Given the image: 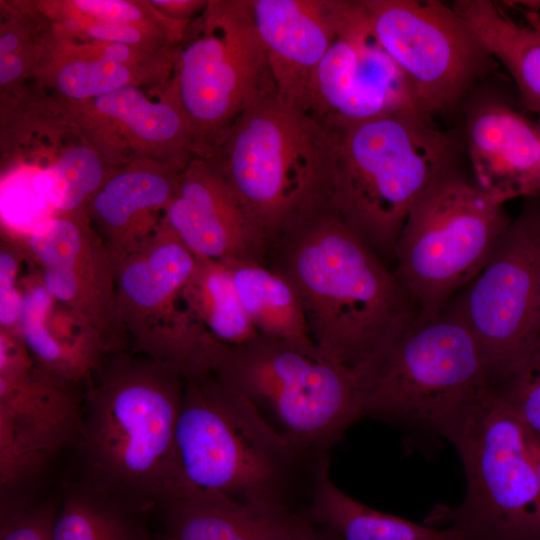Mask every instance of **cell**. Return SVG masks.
Listing matches in <instances>:
<instances>
[{
	"label": "cell",
	"instance_id": "1",
	"mask_svg": "<svg viewBox=\"0 0 540 540\" xmlns=\"http://www.w3.org/2000/svg\"><path fill=\"white\" fill-rule=\"evenodd\" d=\"M84 385L79 482L146 512L191 489L176 445L179 371L126 350L106 356Z\"/></svg>",
	"mask_w": 540,
	"mask_h": 540
},
{
	"label": "cell",
	"instance_id": "2",
	"mask_svg": "<svg viewBox=\"0 0 540 540\" xmlns=\"http://www.w3.org/2000/svg\"><path fill=\"white\" fill-rule=\"evenodd\" d=\"M266 261L294 289L315 346L350 368L417 311L395 273L330 206L272 241Z\"/></svg>",
	"mask_w": 540,
	"mask_h": 540
},
{
	"label": "cell",
	"instance_id": "3",
	"mask_svg": "<svg viewBox=\"0 0 540 540\" xmlns=\"http://www.w3.org/2000/svg\"><path fill=\"white\" fill-rule=\"evenodd\" d=\"M323 124L332 146L330 208L379 256H394L411 208L456 169L459 138L415 110Z\"/></svg>",
	"mask_w": 540,
	"mask_h": 540
},
{
	"label": "cell",
	"instance_id": "4",
	"mask_svg": "<svg viewBox=\"0 0 540 540\" xmlns=\"http://www.w3.org/2000/svg\"><path fill=\"white\" fill-rule=\"evenodd\" d=\"M351 369L364 415L447 440L492 386L479 343L446 308L400 319Z\"/></svg>",
	"mask_w": 540,
	"mask_h": 540
},
{
	"label": "cell",
	"instance_id": "5",
	"mask_svg": "<svg viewBox=\"0 0 540 540\" xmlns=\"http://www.w3.org/2000/svg\"><path fill=\"white\" fill-rule=\"evenodd\" d=\"M328 127L278 90L251 103L204 158L265 233L269 246L329 206Z\"/></svg>",
	"mask_w": 540,
	"mask_h": 540
},
{
	"label": "cell",
	"instance_id": "6",
	"mask_svg": "<svg viewBox=\"0 0 540 540\" xmlns=\"http://www.w3.org/2000/svg\"><path fill=\"white\" fill-rule=\"evenodd\" d=\"M176 445L191 488L289 507L286 496L304 457L245 395L209 369L184 377Z\"/></svg>",
	"mask_w": 540,
	"mask_h": 540
},
{
	"label": "cell",
	"instance_id": "7",
	"mask_svg": "<svg viewBox=\"0 0 540 540\" xmlns=\"http://www.w3.org/2000/svg\"><path fill=\"white\" fill-rule=\"evenodd\" d=\"M205 360L209 370L258 409L270 410L303 457L326 455L364 415L352 369L315 344L257 335L228 345L210 337Z\"/></svg>",
	"mask_w": 540,
	"mask_h": 540
},
{
	"label": "cell",
	"instance_id": "8",
	"mask_svg": "<svg viewBox=\"0 0 540 540\" xmlns=\"http://www.w3.org/2000/svg\"><path fill=\"white\" fill-rule=\"evenodd\" d=\"M504 204L453 170L411 208L394 271L422 318L439 315L485 266L510 218Z\"/></svg>",
	"mask_w": 540,
	"mask_h": 540
},
{
	"label": "cell",
	"instance_id": "9",
	"mask_svg": "<svg viewBox=\"0 0 540 540\" xmlns=\"http://www.w3.org/2000/svg\"><path fill=\"white\" fill-rule=\"evenodd\" d=\"M450 442L463 463L466 494L459 506L435 512V524L481 540H540L531 438L494 387L479 397Z\"/></svg>",
	"mask_w": 540,
	"mask_h": 540
},
{
	"label": "cell",
	"instance_id": "10",
	"mask_svg": "<svg viewBox=\"0 0 540 540\" xmlns=\"http://www.w3.org/2000/svg\"><path fill=\"white\" fill-rule=\"evenodd\" d=\"M171 84L206 158L251 103L277 90L250 0H208L179 45Z\"/></svg>",
	"mask_w": 540,
	"mask_h": 540
},
{
	"label": "cell",
	"instance_id": "11",
	"mask_svg": "<svg viewBox=\"0 0 540 540\" xmlns=\"http://www.w3.org/2000/svg\"><path fill=\"white\" fill-rule=\"evenodd\" d=\"M445 308L476 338L493 385L527 362L540 345V197L524 199L485 266Z\"/></svg>",
	"mask_w": 540,
	"mask_h": 540
},
{
	"label": "cell",
	"instance_id": "12",
	"mask_svg": "<svg viewBox=\"0 0 540 540\" xmlns=\"http://www.w3.org/2000/svg\"><path fill=\"white\" fill-rule=\"evenodd\" d=\"M371 28L431 117L458 104L496 61L455 12L437 0H362Z\"/></svg>",
	"mask_w": 540,
	"mask_h": 540
},
{
	"label": "cell",
	"instance_id": "13",
	"mask_svg": "<svg viewBox=\"0 0 540 540\" xmlns=\"http://www.w3.org/2000/svg\"><path fill=\"white\" fill-rule=\"evenodd\" d=\"M196 257L164 223L116 264L121 321L138 353L163 362L183 377L207 370L211 337L187 309L182 290Z\"/></svg>",
	"mask_w": 540,
	"mask_h": 540
},
{
	"label": "cell",
	"instance_id": "14",
	"mask_svg": "<svg viewBox=\"0 0 540 540\" xmlns=\"http://www.w3.org/2000/svg\"><path fill=\"white\" fill-rule=\"evenodd\" d=\"M79 385L34 364L21 337L0 333V487L2 499L35 477L80 431Z\"/></svg>",
	"mask_w": 540,
	"mask_h": 540
},
{
	"label": "cell",
	"instance_id": "15",
	"mask_svg": "<svg viewBox=\"0 0 540 540\" xmlns=\"http://www.w3.org/2000/svg\"><path fill=\"white\" fill-rule=\"evenodd\" d=\"M14 242L52 297L92 330L106 355L127 350L116 266L89 213L56 214Z\"/></svg>",
	"mask_w": 540,
	"mask_h": 540
},
{
	"label": "cell",
	"instance_id": "16",
	"mask_svg": "<svg viewBox=\"0 0 540 540\" xmlns=\"http://www.w3.org/2000/svg\"><path fill=\"white\" fill-rule=\"evenodd\" d=\"M411 110L422 112L377 40L362 0H341L335 36L314 72L306 111L328 123Z\"/></svg>",
	"mask_w": 540,
	"mask_h": 540
},
{
	"label": "cell",
	"instance_id": "17",
	"mask_svg": "<svg viewBox=\"0 0 540 540\" xmlns=\"http://www.w3.org/2000/svg\"><path fill=\"white\" fill-rule=\"evenodd\" d=\"M178 47L151 50L75 38L51 23L32 82L72 102L138 87L156 96L172 81Z\"/></svg>",
	"mask_w": 540,
	"mask_h": 540
},
{
	"label": "cell",
	"instance_id": "18",
	"mask_svg": "<svg viewBox=\"0 0 540 540\" xmlns=\"http://www.w3.org/2000/svg\"><path fill=\"white\" fill-rule=\"evenodd\" d=\"M163 221L194 256L266 265L265 233L204 158H192L180 172Z\"/></svg>",
	"mask_w": 540,
	"mask_h": 540
},
{
	"label": "cell",
	"instance_id": "19",
	"mask_svg": "<svg viewBox=\"0 0 540 540\" xmlns=\"http://www.w3.org/2000/svg\"><path fill=\"white\" fill-rule=\"evenodd\" d=\"M464 146L475 184L498 202L540 197V126L501 100L469 109Z\"/></svg>",
	"mask_w": 540,
	"mask_h": 540
},
{
	"label": "cell",
	"instance_id": "20",
	"mask_svg": "<svg viewBox=\"0 0 540 540\" xmlns=\"http://www.w3.org/2000/svg\"><path fill=\"white\" fill-rule=\"evenodd\" d=\"M341 0H250L277 90L306 111L314 72L336 32Z\"/></svg>",
	"mask_w": 540,
	"mask_h": 540
},
{
	"label": "cell",
	"instance_id": "21",
	"mask_svg": "<svg viewBox=\"0 0 540 540\" xmlns=\"http://www.w3.org/2000/svg\"><path fill=\"white\" fill-rule=\"evenodd\" d=\"M182 170L133 158L120 166L89 206L91 224L115 266L157 229Z\"/></svg>",
	"mask_w": 540,
	"mask_h": 540
},
{
	"label": "cell",
	"instance_id": "22",
	"mask_svg": "<svg viewBox=\"0 0 540 540\" xmlns=\"http://www.w3.org/2000/svg\"><path fill=\"white\" fill-rule=\"evenodd\" d=\"M90 101L132 158L183 170L197 156L191 123L171 82L154 100L143 89L125 87Z\"/></svg>",
	"mask_w": 540,
	"mask_h": 540
},
{
	"label": "cell",
	"instance_id": "23",
	"mask_svg": "<svg viewBox=\"0 0 540 540\" xmlns=\"http://www.w3.org/2000/svg\"><path fill=\"white\" fill-rule=\"evenodd\" d=\"M21 338L34 364L62 381L84 385L108 356L98 338L57 302L32 270L22 279Z\"/></svg>",
	"mask_w": 540,
	"mask_h": 540
},
{
	"label": "cell",
	"instance_id": "24",
	"mask_svg": "<svg viewBox=\"0 0 540 540\" xmlns=\"http://www.w3.org/2000/svg\"><path fill=\"white\" fill-rule=\"evenodd\" d=\"M161 507L158 540H281L305 520L304 511L288 506L244 503L195 488Z\"/></svg>",
	"mask_w": 540,
	"mask_h": 540
},
{
	"label": "cell",
	"instance_id": "25",
	"mask_svg": "<svg viewBox=\"0 0 540 540\" xmlns=\"http://www.w3.org/2000/svg\"><path fill=\"white\" fill-rule=\"evenodd\" d=\"M304 514L337 540H454L463 533L456 526L416 524L353 499L331 480L327 454L314 464Z\"/></svg>",
	"mask_w": 540,
	"mask_h": 540
},
{
	"label": "cell",
	"instance_id": "26",
	"mask_svg": "<svg viewBox=\"0 0 540 540\" xmlns=\"http://www.w3.org/2000/svg\"><path fill=\"white\" fill-rule=\"evenodd\" d=\"M496 62L513 79L521 103L540 119V20L512 18L491 0H457L451 5Z\"/></svg>",
	"mask_w": 540,
	"mask_h": 540
},
{
	"label": "cell",
	"instance_id": "27",
	"mask_svg": "<svg viewBox=\"0 0 540 540\" xmlns=\"http://www.w3.org/2000/svg\"><path fill=\"white\" fill-rule=\"evenodd\" d=\"M227 264L244 312L259 335L314 344L298 297L285 278L261 263Z\"/></svg>",
	"mask_w": 540,
	"mask_h": 540
},
{
	"label": "cell",
	"instance_id": "28",
	"mask_svg": "<svg viewBox=\"0 0 540 540\" xmlns=\"http://www.w3.org/2000/svg\"><path fill=\"white\" fill-rule=\"evenodd\" d=\"M146 513L77 481L58 503L52 540H151Z\"/></svg>",
	"mask_w": 540,
	"mask_h": 540
},
{
	"label": "cell",
	"instance_id": "29",
	"mask_svg": "<svg viewBox=\"0 0 540 540\" xmlns=\"http://www.w3.org/2000/svg\"><path fill=\"white\" fill-rule=\"evenodd\" d=\"M196 257L182 297L196 321L215 340L238 345L257 335L240 302L227 263Z\"/></svg>",
	"mask_w": 540,
	"mask_h": 540
},
{
	"label": "cell",
	"instance_id": "30",
	"mask_svg": "<svg viewBox=\"0 0 540 540\" xmlns=\"http://www.w3.org/2000/svg\"><path fill=\"white\" fill-rule=\"evenodd\" d=\"M119 167L108 163L92 146L77 140L37 169L34 187L57 214L89 213L92 199Z\"/></svg>",
	"mask_w": 540,
	"mask_h": 540
},
{
	"label": "cell",
	"instance_id": "31",
	"mask_svg": "<svg viewBox=\"0 0 540 540\" xmlns=\"http://www.w3.org/2000/svg\"><path fill=\"white\" fill-rule=\"evenodd\" d=\"M49 27L35 1H0V94L32 82Z\"/></svg>",
	"mask_w": 540,
	"mask_h": 540
},
{
	"label": "cell",
	"instance_id": "32",
	"mask_svg": "<svg viewBox=\"0 0 540 540\" xmlns=\"http://www.w3.org/2000/svg\"><path fill=\"white\" fill-rule=\"evenodd\" d=\"M50 22L82 20L104 24L134 25L168 30L182 41L192 23L172 20L150 0H36Z\"/></svg>",
	"mask_w": 540,
	"mask_h": 540
},
{
	"label": "cell",
	"instance_id": "33",
	"mask_svg": "<svg viewBox=\"0 0 540 540\" xmlns=\"http://www.w3.org/2000/svg\"><path fill=\"white\" fill-rule=\"evenodd\" d=\"M37 169L19 164L2 172L1 225L6 239L18 241L57 214L35 190Z\"/></svg>",
	"mask_w": 540,
	"mask_h": 540
},
{
	"label": "cell",
	"instance_id": "34",
	"mask_svg": "<svg viewBox=\"0 0 540 540\" xmlns=\"http://www.w3.org/2000/svg\"><path fill=\"white\" fill-rule=\"evenodd\" d=\"M25 257L20 246L3 238L0 249V332L21 336L23 306L21 265Z\"/></svg>",
	"mask_w": 540,
	"mask_h": 540
},
{
	"label": "cell",
	"instance_id": "35",
	"mask_svg": "<svg viewBox=\"0 0 540 540\" xmlns=\"http://www.w3.org/2000/svg\"><path fill=\"white\" fill-rule=\"evenodd\" d=\"M58 503L46 501L1 511L0 540H52Z\"/></svg>",
	"mask_w": 540,
	"mask_h": 540
},
{
	"label": "cell",
	"instance_id": "36",
	"mask_svg": "<svg viewBox=\"0 0 540 540\" xmlns=\"http://www.w3.org/2000/svg\"><path fill=\"white\" fill-rule=\"evenodd\" d=\"M150 3L172 20L191 23L205 10L208 0H150Z\"/></svg>",
	"mask_w": 540,
	"mask_h": 540
},
{
	"label": "cell",
	"instance_id": "37",
	"mask_svg": "<svg viewBox=\"0 0 540 540\" xmlns=\"http://www.w3.org/2000/svg\"><path fill=\"white\" fill-rule=\"evenodd\" d=\"M531 447H532L533 461H534V465H535V469H536V473L538 477V482L540 485V444L534 442L531 439Z\"/></svg>",
	"mask_w": 540,
	"mask_h": 540
},
{
	"label": "cell",
	"instance_id": "38",
	"mask_svg": "<svg viewBox=\"0 0 540 540\" xmlns=\"http://www.w3.org/2000/svg\"><path fill=\"white\" fill-rule=\"evenodd\" d=\"M518 5L529 8L531 12H540V1L519 2Z\"/></svg>",
	"mask_w": 540,
	"mask_h": 540
},
{
	"label": "cell",
	"instance_id": "39",
	"mask_svg": "<svg viewBox=\"0 0 540 540\" xmlns=\"http://www.w3.org/2000/svg\"><path fill=\"white\" fill-rule=\"evenodd\" d=\"M530 359L540 366V345L536 348Z\"/></svg>",
	"mask_w": 540,
	"mask_h": 540
},
{
	"label": "cell",
	"instance_id": "40",
	"mask_svg": "<svg viewBox=\"0 0 540 540\" xmlns=\"http://www.w3.org/2000/svg\"><path fill=\"white\" fill-rule=\"evenodd\" d=\"M454 540H481V539H478L476 537H473V536L468 535L465 532H463L458 538H456Z\"/></svg>",
	"mask_w": 540,
	"mask_h": 540
}]
</instances>
